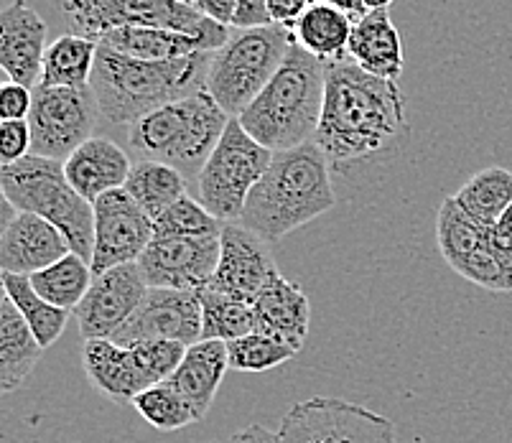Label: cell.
I'll use <instances>...</instances> for the list:
<instances>
[{
    "label": "cell",
    "instance_id": "cell-39",
    "mask_svg": "<svg viewBox=\"0 0 512 443\" xmlns=\"http://www.w3.org/2000/svg\"><path fill=\"white\" fill-rule=\"evenodd\" d=\"M31 105H34V92L29 87L8 82L0 92V118L3 120H29Z\"/></svg>",
    "mask_w": 512,
    "mask_h": 443
},
{
    "label": "cell",
    "instance_id": "cell-9",
    "mask_svg": "<svg viewBox=\"0 0 512 443\" xmlns=\"http://www.w3.org/2000/svg\"><path fill=\"white\" fill-rule=\"evenodd\" d=\"M273 151L260 146L240 120L232 118L197 179V199L220 222H240L250 191L258 186Z\"/></svg>",
    "mask_w": 512,
    "mask_h": 443
},
{
    "label": "cell",
    "instance_id": "cell-21",
    "mask_svg": "<svg viewBox=\"0 0 512 443\" xmlns=\"http://www.w3.org/2000/svg\"><path fill=\"white\" fill-rule=\"evenodd\" d=\"M82 365L97 393L113 403H133L153 385L138 365L133 349L120 347L113 339H90L82 347Z\"/></svg>",
    "mask_w": 512,
    "mask_h": 443
},
{
    "label": "cell",
    "instance_id": "cell-37",
    "mask_svg": "<svg viewBox=\"0 0 512 443\" xmlns=\"http://www.w3.org/2000/svg\"><path fill=\"white\" fill-rule=\"evenodd\" d=\"M128 349H133L138 365L143 367V372L156 385V382L171 380V375L184 362L186 349L189 347L181 342H174V339H148V342H138Z\"/></svg>",
    "mask_w": 512,
    "mask_h": 443
},
{
    "label": "cell",
    "instance_id": "cell-42",
    "mask_svg": "<svg viewBox=\"0 0 512 443\" xmlns=\"http://www.w3.org/2000/svg\"><path fill=\"white\" fill-rule=\"evenodd\" d=\"M202 16L212 18L214 23H220V26H227L232 29V21H235V11H237V0H197L194 3Z\"/></svg>",
    "mask_w": 512,
    "mask_h": 443
},
{
    "label": "cell",
    "instance_id": "cell-2",
    "mask_svg": "<svg viewBox=\"0 0 512 443\" xmlns=\"http://www.w3.org/2000/svg\"><path fill=\"white\" fill-rule=\"evenodd\" d=\"M337 204L332 166L319 143L273 153L263 179L250 191L240 225L265 242L281 240Z\"/></svg>",
    "mask_w": 512,
    "mask_h": 443
},
{
    "label": "cell",
    "instance_id": "cell-35",
    "mask_svg": "<svg viewBox=\"0 0 512 443\" xmlns=\"http://www.w3.org/2000/svg\"><path fill=\"white\" fill-rule=\"evenodd\" d=\"M227 354H230V370L263 375V372L286 365L288 359L296 357V349L268 337V334L250 331V334L235 339V342H227Z\"/></svg>",
    "mask_w": 512,
    "mask_h": 443
},
{
    "label": "cell",
    "instance_id": "cell-14",
    "mask_svg": "<svg viewBox=\"0 0 512 443\" xmlns=\"http://www.w3.org/2000/svg\"><path fill=\"white\" fill-rule=\"evenodd\" d=\"M95 247L92 273L138 263L156 235L153 219L133 202L125 189L107 191L95 204Z\"/></svg>",
    "mask_w": 512,
    "mask_h": 443
},
{
    "label": "cell",
    "instance_id": "cell-5",
    "mask_svg": "<svg viewBox=\"0 0 512 443\" xmlns=\"http://www.w3.org/2000/svg\"><path fill=\"white\" fill-rule=\"evenodd\" d=\"M230 120L214 97L202 90L136 120L128 128V146L136 151L138 161L166 163L186 179H199Z\"/></svg>",
    "mask_w": 512,
    "mask_h": 443
},
{
    "label": "cell",
    "instance_id": "cell-17",
    "mask_svg": "<svg viewBox=\"0 0 512 443\" xmlns=\"http://www.w3.org/2000/svg\"><path fill=\"white\" fill-rule=\"evenodd\" d=\"M276 270L263 237L242 227L240 222H227L220 235V263L207 288L237 301L253 303Z\"/></svg>",
    "mask_w": 512,
    "mask_h": 443
},
{
    "label": "cell",
    "instance_id": "cell-31",
    "mask_svg": "<svg viewBox=\"0 0 512 443\" xmlns=\"http://www.w3.org/2000/svg\"><path fill=\"white\" fill-rule=\"evenodd\" d=\"M92 281H95L92 263L79 258L77 253L64 255L62 260L44 268L41 273L31 275V286L36 288V293L64 311H77L82 298L90 291Z\"/></svg>",
    "mask_w": 512,
    "mask_h": 443
},
{
    "label": "cell",
    "instance_id": "cell-7",
    "mask_svg": "<svg viewBox=\"0 0 512 443\" xmlns=\"http://www.w3.org/2000/svg\"><path fill=\"white\" fill-rule=\"evenodd\" d=\"M293 44V31L278 23L232 29L227 44L212 54L204 90L230 118H240L281 69Z\"/></svg>",
    "mask_w": 512,
    "mask_h": 443
},
{
    "label": "cell",
    "instance_id": "cell-23",
    "mask_svg": "<svg viewBox=\"0 0 512 443\" xmlns=\"http://www.w3.org/2000/svg\"><path fill=\"white\" fill-rule=\"evenodd\" d=\"M347 57L360 64L367 74L398 82L406 69V59L403 41L388 11H370L355 23Z\"/></svg>",
    "mask_w": 512,
    "mask_h": 443
},
{
    "label": "cell",
    "instance_id": "cell-10",
    "mask_svg": "<svg viewBox=\"0 0 512 443\" xmlns=\"http://www.w3.org/2000/svg\"><path fill=\"white\" fill-rule=\"evenodd\" d=\"M276 443H398L388 415L332 395L291 405L281 418Z\"/></svg>",
    "mask_w": 512,
    "mask_h": 443
},
{
    "label": "cell",
    "instance_id": "cell-40",
    "mask_svg": "<svg viewBox=\"0 0 512 443\" xmlns=\"http://www.w3.org/2000/svg\"><path fill=\"white\" fill-rule=\"evenodd\" d=\"M316 0H268V13H271V23H278L283 29H296V23L301 21L306 11L314 6Z\"/></svg>",
    "mask_w": 512,
    "mask_h": 443
},
{
    "label": "cell",
    "instance_id": "cell-43",
    "mask_svg": "<svg viewBox=\"0 0 512 443\" xmlns=\"http://www.w3.org/2000/svg\"><path fill=\"white\" fill-rule=\"evenodd\" d=\"M230 443H276V433L268 431V428L260 426V423H253V426L237 431L235 436L230 438Z\"/></svg>",
    "mask_w": 512,
    "mask_h": 443
},
{
    "label": "cell",
    "instance_id": "cell-26",
    "mask_svg": "<svg viewBox=\"0 0 512 443\" xmlns=\"http://www.w3.org/2000/svg\"><path fill=\"white\" fill-rule=\"evenodd\" d=\"M100 44L125 57L146 59V62H171L204 51H217V44L209 39L171 29H118L102 36Z\"/></svg>",
    "mask_w": 512,
    "mask_h": 443
},
{
    "label": "cell",
    "instance_id": "cell-4",
    "mask_svg": "<svg viewBox=\"0 0 512 443\" xmlns=\"http://www.w3.org/2000/svg\"><path fill=\"white\" fill-rule=\"evenodd\" d=\"M324 95L327 62L293 44L281 69L237 120L268 151H291L316 138Z\"/></svg>",
    "mask_w": 512,
    "mask_h": 443
},
{
    "label": "cell",
    "instance_id": "cell-24",
    "mask_svg": "<svg viewBox=\"0 0 512 443\" xmlns=\"http://www.w3.org/2000/svg\"><path fill=\"white\" fill-rule=\"evenodd\" d=\"M227 370H230L227 344L202 339V342L186 349L184 362L171 375L169 382L184 395L186 403L192 405L197 418L202 421L212 408L214 398H217V390H220Z\"/></svg>",
    "mask_w": 512,
    "mask_h": 443
},
{
    "label": "cell",
    "instance_id": "cell-36",
    "mask_svg": "<svg viewBox=\"0 0 512 443\" xmlns=\"http://www.w3.org/2000/svg\"><path fill=\"white\" fill-rule=\"evenodd\" d=\"M153 225H156V232H164V235L217 237L222 235L225 222L212 217L199 199L184 194V197H181L174 207L166 209V212L161 214Z\"/></svg>",
    "mask_w": 512,
    "mask_h": 443
},
{
    "label": "cell",
    "instance_id": "cell-29",
    "mask_svg": "<svg viewBox=\"0 0 512 443\" xmlns=\"http://www.w3.org/2000/svg\"><path fill=\"white\" fill-rule=\"evenodd\" d=\"M123 189L156 222L186 194V176L166 163L136 161Z\"/></svg>",
    "mask_w": 512,
    "mask_h": 443
},
{
    "label": "cell",
    "instance_id": "cell-32",
    "mask_svg": "<svg viewBox=\"0 0 512 443\" xmlns=\"http://www.w3.org/2000/svg\"><path fill=\"white\" fill-rule=\"evenodd\" d=\"M3 293H8V298L16 303V309L21 311L23 321L34 331V337L39 339L41 347L49 349L51 344L62 337V331L67 326L72 311L57 309L54 303L41 298L36 293V288L31 286L29 275L3 273Z\"/></svg>",
    "mask_w": 512,
    "mask_h": 443
},
{
    "label": "cell",
    "instance_id": "cell-27",
    "mask_svg": "<svg viewBox=\"0 0 512 443\" xmlns=\"http://www.w3.org/2000/svg\"><path fill=\"white\" fill-rule=\"evenodd\" d=\"M100 41L82 34H62L49 44L44 54L39 87H69L87 90L95 72Z\"/></svg>",
    "mask_w": 512,
    "mask_h": 443
},
{
    "label": "cell",
    "instance_id": "cell-6",
    "mask_svg": "<svg viewBox=\"0 0 512 443\" xmlns=\"http://www.w3.org/2000/svg\"><path fill=\"white\" fill-rule=\"evenodd\" d=\"M0 189L18 212H34L44 217L67 237L72 253L92 263L95 207L74 191L62 161L26 156L0 166Z\"/></svg>",
    "mask_w": 512,
    "mask_h": 443
},
{
    "label": "cell",
    "instance_id": "cell-41",
    "mask_svg": "<svg viewBox=\"0 0 512 443\" xmlns=\"http://www.w3.org/2000/svg\"><path fill=\"white\" fill-rule=\"evenodd\" d=\"M268 23H271L268 0H237L232 29H258V26H268Z\"/></svg>",
    "mask_w": 512,
    "mask_h": 443
},
{
    "label": "cell",
    "instance_id": "cell-8",
    "mask_svg": "<svg viewBox=\"0 0 512 443\" xmlns=\"http://www.w3.org/2000/svg\"><path fill=\"white\" fill-rule=\"evenodd\" d=\"M62 8L74 29L95 41L118 29H171L209 39L222 49L232 34V29L176 0H62Z\"/></svg>",
    "mask_w": 512,
    "mask_h": 443
},
{
    "label": "cell",
    "instance_id": "cell-3",
    "mask_svg": "<svg viewBox=\"0 0 512 443\" xmlns=\"http://www.w3.org/2000/svg\"><path fill=\"white\" fill-rule=\"evenodd\" d=\"M212 54L204 51L171 62H146L100 44L90 82L100 115L107 123L130 128L158 107L197 95L207 87Z\"/></svg>",
    "mask_w": 512,
    "mask_h": 443
},
{
    "label": "cell",
    "instance_id": "cell-13",
    "mask_svg": "<svg viewBox=\"0 0 512 443\" xmlns=\"http://www.w3.org/2000/svg\"><path fill=\"white\" fill-rule=\"evenodd\" d=\"M220 263V235L181 237L156 232L138 265L148 288L204 291Z\"/></svg>",
    "mask_w": 512,
    "mask_h": 443
},
{
    "label": "cell",
    "instance_id": "cell-25",
    "mask_svg": "<svg viewBox=\"0 0 512 443\" xmlns=\"http://www.w3.org/2000/svg\"><path fill=\"white\" fill-rule=\"evenodd\" d=\"M44 347L34 337V331L23 321L16 303L3 293L0 298V393L11 395L13 390L29 380L39 365Z\"/></svg>",
    "mask_w": 512,
    "mask_h": 443
},
{
    "label": "cell",
    "instance_id": "cell-16",
    "mask_svg": "<svg viewBox=\"0 0 512 443\" xmlns=\"http://www.w3.org/2000/svg\"><path fill=\"white\" fill-rule=\"evenodd\" d=\"M148 293L141 265L128 263L95 275L90 291L77 306L79 334L90 339H113L115 331L138 311Z\"/></svg>",
    "mask_w": 512,
    "mask_h": 443
},
{
    "label": "cell",
    "instance_id": "cell-38",
    "mask_svg": "<svg viewBox=\"0 0 512 443\" xmlns=\"http://www.w3.org/2000/svg\"><path fill=\"white\" fill-rule=\"evenodd\" d=\"M31 156L29 120H3L0 123V161L3 166Z\"/></svg>",
    "mask_w": 512,
    "mask_h": 443
},
{
    "label": "cell",
    "instance_id": "cell-1",
    "mask_svg": "<svg viewBox=\"0 0 512 443\" xmlns=\"http://www.w3.org/2000/svg\"><path fill=\"white\" fill-rule=\"evenodd\" d=\"M411 138L398 82L367 74L349 57L327 64V95L314 141L332 171L388 161Z\"/></svg>",
    "mask_w": 512,
    "mask_h": 443
},
{
    "label": "cell",
    "instance_id": "cell-33",
    "mask_svg": "<svg viewBox=\"0 0 512 443\" xmlns=\"http://www.w3.org/2000/svg\"><path fill=\"white\" fill-rule=\"evenodd\" d=\"M199 298H202V339L227 344L255 331L253 303L237 301L212 288L199 291Z\"/></svg>",
    "mask_w": 512,
    "mask_h": 443
},
{
    "label": "cell",
    "instance_id": "cell-28",
    "mask_svg": "<svg viewBox=\"0 0 512 443\" xmlns=\"http://www.w3.org/2000/svg\"><path fill=\"white\" fill-rule=\"evenodd\" d=\"M352 29H355V21L342 8L316 0L314 6L301 16V21L296 23L293 36H296V44L301 49L329 64L347 57Z\"/></svg>",
    "mask_w": 512,
    "mask_h": 443
},
{
    "label": "cell",
    "instance_id": "cell-11",
    "mask_svg": "<svg viewBox=\"0 0 512 443\" xmlns=\"http://www.w3.org/2000/svg\"><path fill=\"white\" fill-rule=\"evenodd\" d=\"M97 118L100 105L92 87H36L29 113L31 156L64 163L82 143L90 141Z\"/></svg>",
    "mask_w": 512,
    "mask_h": 443
},
{
    "label": "cell",
    "instance_id": "cell-19",
    "mask_svg": "<svg viewBox=\"0 0 512 443\" xmlns=\"http://www.w3.org/2000/svg\"><path fill=\"white\" fill-rule=\"evenodd\" d=\"M72 253L69 240L34 212H18L6 230H0V268L3 273L36 275Z\"/></svg>",
    "mask_w": 512,
    "mask_h": 443
},
{
    "label": "cell",
    "instance_id": "cell-22",
    "mask_svg": "<svg viewBox=\"0 0 512 443\" xmlns=\"http://www.w3.org/2000/svg\"><path fill=\"white\" fill-rule=\"evenodd\" d=\"M133 163L128 153L105 135H92L64 161V174L77 194L95 204L107 191L123 189Z\"/></svg>",
    "mask_w": 512,
    "mask_h": 443
},
{
    "label": "cell",
    "instance_id": "cell-30",
    "mask_svg": "<svg viewBox=\"0 0 512 443\" xmlns=\"http://www.w3.org/2000/svg\"><path fill=\"white\" fill-rule=\"evenodd\" d=\"M456 204L477 222L490 230L512 204V171L490 166L482 169L454 194Z\"/></svg>",
    "mask_w": 512,
    "mask_h": 443
},
{
    "label": "cell",
    "instance_id": "cell-47",
    "mask_svg": "<svg viewBox=\"0 0 512 443\" xmlns=\"http://www.w3.org/2000/svg\"><path fill=\"white\" fill-rule=\"evenodd\" d=\"M220 443H222V441H220ZM227 443H230V441H227Z\"/></svg>",
    "mask_w": 512,
    "mask_h": 443
},
{
    "label": "cell",
    "instance_id": "cell-20",
    "mask_svg": "<svg viewBox=\"0 0 512 443\" xmlns=\"http://www.w3.org/2000/svg\"><path fill=\"white\" fill-rule=\"evenodd\" d=\"M255 331L268 334L278 342L288 344L299 352L309 337L311 324V303L301 286L283 278L281 273H273L258 298L253 301Z\"/></svg>",
    "mask_w": 512,
    "mask_h": 443
},
{
    "label": "cell",
    "instance_id": "cell-44",
    "mask_svg": "<svg viewBox=\"0 0 512 443\" xmlns=\"http://www.w3.org/2000/svg\"><path fill=\"white\" fill-rule=\"evenodd\" d=\"M319 3H332V6L342 8V11L347 13V16L352 18L355 23L367 13L365 6H362V0H319Z\"/></svg>",
    "mask_w": 512,
    "mask_h": 443
},
{
    "label": "cell",
    "instance_id": "cell-46",
    "mask_svg": "<svg viewBox=\"0 0 512 443\" xmlns=\"http://www.w3.org/2000/svg\"><path fill=\"white\" fill-rule=\"evenodd\" d=\"M176 3H186V6H194L197 0H176Z\"/></svg>",
    "mask_w": 512,
    "mask_h": 443
},
{
    "label": "cell",
    "instance_id": "cell-18",
    "mask_svg": "<svg viewBox=\"0 0 512 443\" xmlns=\"http://www.w3.org/2000/svg\"><path fill=\"white\" fill-rule=\"evenodd\" d=\"M46 21L26 3L11 0L0 11V67L16 85L39 87L46 44Z\"/></svg>",
    "mask_w": 512,
    "mask_h": 443
},
{
    "label": "cell",
    "instance_id": "cell-34",
    "mask_svg": "<svg viewBox=\"0 0 512 443\" xmlns=\"http://www.w3.org/2000/svg\"><path fill=\"white\" fill-rule=\"evenodd\" d=\"M133 408L143 415V421L151 423L153 428L164 433L181 431V428L197 423V413L189 403H186L184 395L166 382H156L148 390H143L136 400H133Z\"/></svg>",
    "mask_w": 512,
    "mask_h": 443
},
{
    "label": "cell",
    "instance_id": "cell-15",
    "mask_svg": "<svg viewBox=\"0 0 512 443\" xmlns=\"http://www.w3.org/2000/svg\"><path fill=\"white\" fill-rule=\"evenodd\" d=\"M148 339H174L192 344L202 342V298L199 291H171V288H148L146 298L128 324L115 331L113 342L133 347Z\"/></svg>",
    "mask_w": 512,
    "mask_h": 443
},
{
    "label": "cell",
    "instance_id": "cell-45",
    "mask_svg": "<svg viewBox=\"0 0 512 443\" xmlns=\"http://www.w3.org/2000/svg\"><path fill=\"white\" fill-rule=\"evenodd\" d=\"M362 6H365V11H388L390 6H393V0H362Z\"/></svg>",
    "mask_w": 512,
    "mask_h": 443
},
{
    "label": "cell",
    "instance_id": "cell-12",
    "mask_svg": "<svg viewBox=\"0 0 512 443\" xmlns=\"http://www.w3.org/2000/svg\"><path fill=\"white\" fill-rule=\"evenodd\" d=\"M436 242L441 258L464 281L492 293H510L507 273L497 260L490 242V230L477 225L454 197L444 199L436 217Z\"/></svg>",
    "mask_w": 512,
    "mask_h": 443
}]
</instances>
